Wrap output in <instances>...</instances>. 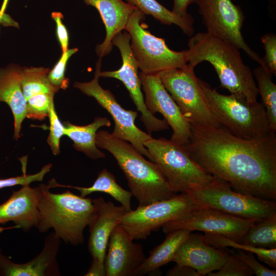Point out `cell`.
I'll use <instances>...</instances> for the list:
<instances>
[{"label": "cell", "instance_id": "cell-38", "mask_svg": "<svg viewBox=\"0 0 276 276\" xmlns=\"http://www.w3.org/2000/svg\"><path fill=\"white\" fill-rule=\"evenodd\" d=\"M51 17L56 23V34L62 53L68 49L69 35L68 31L63 22V15L60 12H53Z\"/></svg>", "mask_w": 276, "mask_h": 276}, {"label": "cell", "instance_id": "cell-7", "mask_svg": "<svg viewBox=\"0 0 276 276\" xmlns=\"http://www.w3.org/2000/svg\"><path fill=\"white\" fill-rule=\"evenodd\" d=\"M144 144L175 194L205 185L215 177L206 172L182 145L164 137H151Z\"/></svg>", "mask_w": 276, "mask_h": 276}, {"label": "cell", "instance_id": "cell-22", "mask_svg": "<svg viewBox=\"0 0 276 276\" xmlns=\"http://www.w3.org/2000/svg\"><path fill=\"white\" fill-rule=\"evenodd\" d=\"M21 72L22 67L15 63L0 68V102L6 103L12 111L15 140L20 137L21 124L27 112V101L20 85Z\"/></svg>", "mask_w": 276, "mask_h": 276}, {"label": "cell", "instance_id": "cell-25", "mask_svg": "<svg viewBox=\"0 0 276 276\" xmlns=\"http://www.w3.org/2000/svg\"><path fill=\"white\" fill-rule=\"evenodd\" d=\"M50 188L65 187L76 189L80 193L81 197L95 192H102L109 194L116 201L119 202L126 210L131 211V199L133 195L130 191L121 187L116 181L114 175L106 168L102 169L98 174L94 183L89 187H82L70 185H63L57 183L55 179L51 180L48 185Z\"/></svg>", "mask_w": 276, "mask_h": 276}, {"label": "cell", "instance_id": "cell-32", "mask_svg": "<svg viewBox=\"0 0 276 276\" xmlns=\"http://www.w3.org/2000/svg\"><path fill=\"white\" fill-rule=\"evenodd\" d=\"M54 95L53 94L41 93L28 98L26 100V117L32 120H44L48 116L49 107L54 101Z\"/></svg>", "mask_w": 276, "mask_h": 276}, {"label": "cell", "instance_id": "cell-19", "mask_svg": "<svg viewBox=\"0 0 276 276\" xmlns=\"http://www.w3.org/2000/svg\"><path fill=\"white\" fill-rule=\"evenodd\" d=\"M61 239L54 233L45 238L40 253L27 263L18 264L3 255L0 249V275L55 276L60 275L57 256Z\"/></svg>", "mask_w": 276, "mask_h": 276}, {"label": "cell", "instance_id": "cell-29", "mask_svg": "<svg viewBox=\"0 0 276 276\" xmlns=\"http://www.w3.org/2000/svg\"><path fill=\"white\" fill-rule=\"evenodd\" d=\"M240 242L259 248H276V214L256 222Z\"/></svg>", "mask_w": 276, "mask_h": 276}, {"label": "cell", "instance_id": "cell-5", "mask_svg": "<svg viewBox=\"0 0 276 276\" xmlns=\"http://www.w3.org/2000/svg\"><path fill=\"white\" fill-rule=\"evenodd\" d=\"M198 82L209 108L221 127L247 140L273 132L261 102L250 103L233 94L223 95L199 78Z\"/></svg>", "mask_w": 276, "mask_h": 276}, {"label": "cell", "instance_id": "cell-33", "mask_svg": "<svg viewBox=\"0 0 276 276\" xmlns=\"http://www.w3.org/2000/svg\"><path fill=\"white\" fill-rule=\"evenodd\" d=\"M226 251L228 254L223 265L217 271L211 272L206 275L251 276L254 274L253 271L242 260L232 252Z\"/></svg>", "mask_w": 276, "mask_h": 276}, {"label": "cell", "instance_id": "cell-8", "mask_svg": "<svg viewBox=\"0 0 276 276\" xmlns=\"http://www.w3.org/2000/svg\"><path fill=\"white\" fill-rule=\"evenodd\" d=\"M145 18V14L136 9L125 28L130 36V47L141 72L157 74L186 66V50L177 52L171 50L164 39L155 36L146 29L142 23Z\"/></svg>", "mask_w": 276, "mask_h": 276}, {"label": "cell", "instance_id": "cell-20", "mask_svg": "<svg viewBox=\"0 0 276 276\" xmlns=\"http://www.w3.org/2000/svg\"><path fill=\"white\" fill-rule=\"evenodd\" d=\"M39 186L27 185L13 191L10 198L0 204V224L13 221L25 232L36 227L39 219Z\"/></svg>", "mask_w": 276, "mask_h": 276}, {"label": "cell", "instance_id": "cell-21", "mask_svg": "<svg viewBox=\"0 0 276 276\" xmlns=\"http://www.w3.org/2000/svg\"><path fill=\"white\" fill-rule=\"evenodd\" d=\"M84 3L98 11L105 27V39L96 48L97 54L102 58L111 51L112 38L125 30L130 16L137 9L122 0H84Z\"/></svg>", "mask_w": 276, "mask_h": 276}, {"label": "cell", "instance_id": "cell-9", "mask_svg": "<svg viewBox=\"0 0 276 276\" xmlns=\"http://www.w3.org/2000/svg\"><path fill=\"white\" fill-rule=\"evenodd\" d=\"M157 74L191 124L221 127L208 105L194 68L187 65L182 68L166 70Z\"/></svg>", "mask_w": 276, "mask_h": 276}, {"label": "cell", "instance_id": "cell-13", "mask_svg": "<svg viewBox=\"0 0 276 276\" xmlns=\"http://www.w3.org/2000/svg\"><path fill=\"white\" fill-rule=\"evenodd\" d=\"M112 44L120 52L122 64L116 71L101 72L100 77L117 79L124 85L137 110L141 112L140 120L149 134L169 129L165 119H159L147 109L142 91V85L138 73L139 66L130 47V36L126 31L116 35Z\"/></svg>", "mask_w": 276, "mask_h": 276}, {"label": "cell", "instance_id": "cell-34", "mask_svg": "<svg viewBox=\"0 0 276 276\" xmlns=\"http://www.w3.org/2000/svg\"><path fill=\"white\" fill-rule=\"evenodd\" d=\"M48 117L50 120V133L47 142L53 154L57 155L60 153V139L64 135V127L57 116L54 101L50 105Z\"/></svg>", "mask_w": 276, "mask_h": 276}, {"label": "cell", "instance_id": "cell-43", "mask_svg": "<svg viewBox=\"0 0 276 276\" xmlns=\"http://www.w3.org/2000/svg\"><path fill=\"white\" fill-rule=\"evenodd\" d=\"M8 1H9V0H4L3 3V4H2V8H1V10L2 11L5 12Z\"/></svg>", "mask_w": 276, "mask_h": 276}, {"label": "cell", "instance_id": "cell-10", "mask_svg": "<svg viewBox=\"0 0 276 276\" xmlns=\"http://www.w3.org/2000/svg\"><path fill=\"white\" fill-rule=\"evenodd\" d=\"M198 207L187 193L176 194L168 199L139 205L135 210L125 212L119 225L133 240L145 239L167 223L179 219Z\"/></svg>", "mask_w": 276, "mask_h": 276}, {"label": "cell", "instance_id": "cell-26", "mask_svg": "<svg viewBox=\"0 0 276 276\" xmlns=\"http://www.w3.org/2000/svg\"><path fill=\"white\" fill-rule=\"evenodd\" d=\"M145 15H150L165 25H175L187 35L191 36L194 32L193 17L183 18L175 15L156 0H126Z\"/></svg>", "mask_w": 276, "mask_h": 276}, {"label": "cell", "instance_id": "cell-23", "mask_svg": "<svg viewBox=\"0 0 276 276\" xmlns=\"http://www.w3.org/2000/svg\"><path fill=\"white\" fill-rule=\"evenodd\" d=\"M64 135L67 136L73 142V146L77 151L82 152L93 159L105 157L96 145V137L98 129L102 127H109L111 122L106 117H96L88 125L79 126L68 121L64 122Z\"/></svg>", "mask_w": 276, "mask_h": 276}, {"label": "cell", "instance_id": "cell-6", "mask_svg": "<svg viewBox=\"0 0 276 276\" xmlns=\"http://www.w3.org/2000/svg\"><path fill=\"white\" fill-rule=\"evenodd\" d=\"M186 193L199 207L215 209L255 222L276 214L274 200L237 192L227 182L216 177L207 183Z\"/></svg>", "mask_w": 276, "mask_h": 276}, {"label": "cell", "instance_id": "cell-12", "mask_svg": "<svg viewBox=\"0 0 276 276\" xmlns=\"http://www.w3.org/2000/svg\"><path fill=\"white\" fill-rule=\"evenodd\" d=\"M207 33L225 40L243 50L259 65L266 68L262 58L250 49L242 36L245 16L232 0H195Z\"/></svg>", "mask_w": 276, "mask_h": 276}, {"label": "cell", "instance_id": "cell-16", "mask_svg": "<svg viewBox=\"0 0 276 276\" xmlns=\"http://www.w3.org/2000/svg\"><path fill=\"white\" fill-rule=\"evenodd\" d=\"M117 225L111 233L104 264L106 276H131L146 259L143 246Z\"/></svg>", "mask_w": 276, "mask_h": 276}, {"label": "cell", "instance_id": "cell-18", "mask_svg": "<svg viewBox=\"0 0 276 276\" xmlns=\"http://www.w3.org/2000/svg\"><path fill=\"white\" fill-rule=\"evenodd\" d=\"M202 234L191 232L180 244L171 262L179 265L189 266L197 270L200 276L218 270L225 262L228 252L206 243Z\"/></svg>", "mask_w": 276, "mask_h": 276}, {"label": "cell", "instance_id": "cell-35", "mask_svg": "<svg viewBox=\"0 0 276 276\" xmlns=\"http://www.w3.org/2000/svg\"><path fill=\"white\" fill-rule=\"evenodd\" d=\"M52 166V164L49 163L44 166L39 172L34 174H26V169L23 168V174L21 175L0 179V190L16 185H30L33 181H42L44 175L50 171Z\"/></svg>", "mask_w": 276, "mask_h": 276}, {"label": "cell", "instance_id": "cell-24", "mask_svg": "<svg viewBox=\"0 0 276 276\" xmlns=\"http://www.w3.org/2000/svg\"><path fill=\"white\" fill-rule=\"evenodd\" d=\"M191 232L178 229L167 234L165 240L149 251V256L133 271L132 275L142 276L159 272L160 267L171 262L180 244L188 238Z\"/></svg>", "mask_w": 276, "mask_h": 276}, {"label": "cell", "instance_id": "cell-41", "mask_svg": "<svg viewBox=\"0 0 276 276\" xmlns=\"http://www.w3.org/2000/svg\"><path fill=\"white\" fill-rule=\"evenodd\" d=\"M85 276H106L104 264L98 260L93 259L90 267Z\"/></svg>", "mask_w": 276, "mask_h": 276}, {"label": "cell", "instance_id": "cell-11", "mask_svg": "<svg viewBox=\"0 0 276 276\" xmlns=\"http://www.w3.org/2000/svg\"><path fill=\"white\" fill-rule=\"evenodd\" d=\"M101 65V58H100L96 62L94 78L89 82L76 81L74 86L83 94L94 98L110 114L114 123L111 133L113 136L128 142L139 152L153 162L144 144L152 136L136 126L135 120L137 112L123 108L110 90L104 89L99 84Z\"/></svg>", "mask_w": 276, "mask_h": 276}, {"label": "cell", "instance_id": "cell-40", "mask_svg": "<svg viewBox=\"0 0 276 276\" xmlns=\"http://www.w3.org/2000/svg\"><path fill=\"white\" fill-rule=\"evenodd\" d=\"M195 0H173L172 12L175 15L183 18H189L192 16L187 13V8Z\"/></svg>", "mask_w": 276, "mask_h": 276}, {"label": "cell", "instance_id": "cell-31", "mask_svg": "<svg viewBox=\"0 0 276 276\" xmlns=\"http://www.w3.org/2000/svg\"><path fill=\"white\" fill-rule=\"evenodd\" d=\"M78 51L77 48L68 49L62 53L61 56L48 74L50 83L55 88L66 89L70 84V80L65 77V73L67 62L74 54Z\"/></svg>", "mask_w": 276, "mask_h": 276}, {"label": "cell", "instance_id": "cell-27", "mask_svg": "<svg viewBox=\"0 0 276 276\" xmlns=\"http://www.w3.org/2000/svg\"><path fill=\"white\" fill-rule=\"evenodd\" d=\"M252 74L256 81L271 131H276V85L272 81V74L260 65L256 67Z\"/></svg>", "mask_w": 276, "mask_h": 276}, {"label": "cell", "instance_id": "cell-3", "mask_svg": "<svg viewBox=\"0 0 276 276\" xmlns=\"http://www.w3.org/2000/svg\"><path fill=\"white\" fill-rule=\"evenodd\" d=\"M96 143L98 148L106 150L114 157L139 205L168 199L176 194L157 165L146 159L128 142L107 131L99 130Z\"/></svg>", "mask_w": 276, "mask_h": 276}, {"label": "cell", "instance_id": "cell-14", "mask_svg": "<svg viewBox=\"0 0 276 276\" xmlns=\"http://www.w3.org/2000/svg\"><path fill=\"white\" fill-rule=\"evenodd\" d=\"M256 222L237 217L221 211L198 207L185 216L170 221L163 227L166 234L178 229L218 234L237 242L241 239L248 229Z\"/></svg>", "mask_w": 276, "mask_h": 276}, {"label": "cell", "instance_id": "cell-30", "mask_svg": "<svg viewBox=\"0 0 276 276\" xmlns=\"http://www.w3.org/2000/svg\"><path fill=\"white\" fill-rule=\"evenodd\" d=\"M204 241L212 246L223 248L231 247L244 251H250L256 254L262 262L270 267L276 268V248L272 249L259 248L235 241L222 235L204 233L202 235Z\"/></svg>", "mask_w": 276, "mask_h": 276}, {"label": "cell", "instance_id": "cell-44", "mask_svg": "<svg viewBox=\"0 0 276 276\" xmlns=\"http://www.w3.org/2000/svg\"><path fill=\"white\" fill-rule=\"evenodd\" d=\"M0 25H1V22H0Z\"/></svg>", "mask_w": 276, "mask_h": 276}, {"label": "cell", "instance_id": "cell-17", "mask_svg": "<svg viewBox=\"0 0 276 276\" xmlns=\"http://www.w3.org/2000/svg\"><path fill=\"white\" fill-rule=\"evenodd\" d=\"M93 202L94 212L88 225V248L93 259L104 263L110 236L126 212L122 205H116L102 197L93 199Z\"/></svg>", "mask_w": 276, "mask_h": 276}, {"label": "cell", "instance_id": "cell-15", "mask_svg": "<svg viewBox=\"0 0 276 276\" xmlns=\"http://www.w3.org/2000/svg\"><path fill=\"white\" fill-rule=\"evenodd\" d=\"M145 103L148 110L154 115L159 112L173 131L170 140L184 146L191 134V123L163 85L157 74L139 73Z\"/></svg>", "mask_w": 276, "mask_h": 276}, {"label": "cell", "instance_id": "cell-42", "mask_svg": "<svg viewBox=\"0 0 276 276\" xmlns=\"http://www.w3.org/2000/svg\"><path fill=\"white\" fill-rule=\"evenodd\" d=\"M0 22L1 25L5 27H14L19 28V25L10 15L2 11L0 9Z\"/></svg>", "mask_w": 276, "mask_h": 276}, {"label": "cell", "instance_id": "cell-4", "mask_svg": "<svg viewBox=\"0 0 276 276\" xmlns=\"http://www.w3.org/2000/svg\"><path fill=\"white\" fill-rule=\"evenodd\" d=\"M39 219L36 228L41 233L50 228L66 243L76 246L84 241L83 231L94 212L93 199L67 190L62 193L50 192L48 185H39Z\"/></svg>", "mask_w": 276, "mask_h": 276}, {"label": "cell", "instance_id": "cell-28", "mask_svg": "<svg viewBox=\"0 0 276 276\" xmlns=\"http://www.w3.org/2000/svg\"><path fill=\"white\" fill-rule=\"evenodd\" d=\"M49 68L44 67H22L20 85L26 100L30 97L41 93L55 94L58 89L49 82L48 74Z\"/></svg>", "mask_w": 276, "mask_h": 276}, {"label": "cell", "instance_id": "cell-39", "mask_svg": "<svg viewBox=\"0 0 276 276\" xmlns=\"http://www.w3.org/2000/svg\"><path fill=\"white\" fill-rule=\"evenodd\" d=\"M167 276H200L194 268L187 265H176L167 272Z\"/></svg>", "mask_w": 276, "mask_h": 276}, {"label": "cell", "instance_id": "cell-36", "mask_svg": "<svg viewBox=\"0 0 276 276\" xmlns=\"http://www.w3.org/2000/svg\"><path fill=\"white\" fill-rule=\"evenodd\" d=\"M226 250L232 252L245 263L257 276H275V269L271 270L262 265L256 259L254 253L250 251L238 249L237 252L227 247L223 248Z\"/></svg>", "mask_w": 276, "mask_h": 276}, {"label": "cell", "instance_id": "cell-37", "mask_svg": "<svg viewBox=\"0 0 276 276\" xmlns=\"http://www.w3.org/2000/svg\"><path fill=\"white\" fill-rule=\"evenodd\" d=\"M264 45L265 56L262 58L264 65L272 75L276 74V35L268 33L261 37Z\"/></svg>", "mask_w": 276, "mask_h": 276}, {"label": "cell", "instance_id": "cell-1", "mask_svg": "<svg viewBox=\"0 0 276 276\" xmlns=\"http://www.w3.org/2000/svg\"><path fill=\"white\" fill-rule=\"evenodd\" d=\"M191 128L183 146L206 172L237 192L275 200V133L247 140L221 127L191 124Z\"/></svg>", "mask_w": 276, "mask_h": 276}, {"label": "cell", "instance_id": "cell-2", "mask_svg": "<svg viewBox=\"0 0 276 276\" xmlns=\"http://www.w3.org/2000/svg\"><path fill=\"white\" fill-rule=\"evenodd\" d=\"M186 50L187 65L194 67L203 61L214 67L220 86L250 103L258 102V89L252 72L241 57L240 50L230 42L207 32L191 36Z\"/></svg>", "mask_w": 276, "mask_h": 276}]
</instances>
